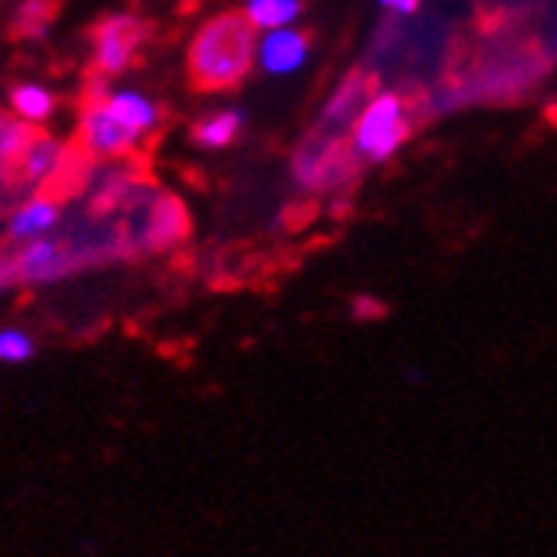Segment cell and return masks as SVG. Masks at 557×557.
Here are the masks:
<instances>
[{"label":"cell","mask_w":557,"mask_h":557,"mask_svg":"<svg viewBox=\"0 0 557 557\" xmlns=\"http://www.w3.org/2000/svg\"><path fill=\"white\" fill-rule=\"evenodd\" d=\"M243 14L259 34H265L278 27H293L302 14V0H246Z\"/></svg>","instance_id":"obj_15"},{"label":"cell","mask_w":557,"mask_h":557,"mask_svg":"<svg viewBox=\"0 0 557 557\" xmlns=\"http://www.w3.org/2000/svg\"><path fill=\"white\" fill-rule=\"evenodd\" d=\"M359 170H362V157L348 144V136L332 133L319 123L302 136V144L293 153V173L299 186L315 193L345 189L348 183H356Z\"/></svg>","instance_id":"obj_3"},{"label":"cell","mask_w":557,"mask_h":557,"mask_svg":"<svg viewBox=\"0 0 557 557\" xmlns=\"http://www.w3.org/2000/svg\"><path fill=\"white\" fill-rule=\"evenodd\" d=\"M379 4H382L385 11L398 14V17H408V14L418 11V4H422V0H379Z\"/></svg>","instance_id":"obj_19"},{"label":"cell","mask_w":557,"mask_h":557,"mask_svg":"<svg viewBox=\"0 0 557 557\" xmlns=\"http://www.w3.org/2000/svg\"><path fill=\"white\" fill-rule=\"evenodd\" d=\"M87 97H100L107 103V110L123 123L129 126L139 139H153L163 126V107L147 94V90H136V87H113L107 77H97L90 81L87 87Z\"/></svg>","instance_id":"obj_9"},{"label":"cell","mask_w":557,"mask_h":557,"mask_svg":"<svg viewBox=\"0 0 557 557\" xmlns=\"http://www.w3.org/2000/svg\"><path fill=\"white\" fill-rule=\"evenodd\" d=\"M150 40V24L136 14H107L103 21H97V27L90 30V66L97 77L116 81L123 74H129L133 63L139 60Z\"/></svg>","instance_id":"obj_5"},{"label":"cell","mask_w":557,"mask_h":557,"mask_svg":"<svg viewBox=\"0 0 557 557\" xmlns=\"http://www.w3.org/2000/svg\"><path fill=\"white\" fill-rule=\"evenodd\" d=\"M37 356V338L21 325L0 329V366H24Z\"/></svg>","instance_id":"obj_18"},{"label":"cell","mask_w":557,"mask_h":557,"mask_svg":"<svg viewBox=\"0 0 557 557\" xmlns=\"http://www.w3.org/2000/svg\"><path fill=\"white\" fill-rule=\"evenodd\" d=\"M53 24V4L50 0H24L14 14V30L27 40H40Z\"/></svg>","instance_id":"obj_17"},{"label":"cell","mask_w":557,"mask_h":557,"mask_svg":"<svg viewBox=\"0 0 557 557\" xmlns=\"http://www.w3.org/2000/svg\"><path fill=\"white\" fill-rule=\"evenodd\" d=\"M375 97V77L372 74H362V70H356V74H348L338 90L329 97V103L322 107L319 113V126L332 129V133H352L356 120L362 116V110L369 107V100Z\"/></svg>","instance_id":"obj_12"},{"label":"cell","mask_w":557,"mask_h":557,"mask_svg":"<svg viewBox=\"0 0 557 557\" xmlns=\"http://www.w3.org/2000/svg\"><path fill=\"white\" fill-rule=\"evenodd\" d=\"M243 133V110L226 107L216 113H206L193 123V144L199 150H226Z\"/></svg>","instance_id":"obj_14"},{"label":"cell","mask_w":557,"mask_h":557,"mask_svg":"<svg viewBox=\"0 0 557 557\" xmlns=\"http://www.w3.org/2000/svg\"><path fill=\"white\" fill-rule=\"evenodd\" d=\"M77 147L63 144L60 136L34 129L27 150L21 153L17 166H14V183L27 186V189H53L70 170L77 166Z\"/></svg>","instance_id":"obj_8"},{"label":"cell","mask_w":557,"mask_h":557,"mask_svg":"<svg viewBox=\"0 0 557 557\" xmlns=\"http://www.w3.org/2000/svg\"><path fill=\"white\" fill-rule=\"evenodd\" d=\"M309 60V37L296 27L265 30L256 40V66L269 77H289L299 74Z\"/></svg>","instance_id":"obj_11"},{"label":"cell","mask_w":557,"mask_h":557,"mask_svg":"<svg viewBox=\"0 0 557 557\" xmlns=\"http://www.w3.org/2000/svg\"><path fill=\"white\" fill-rule=\"evenodd\" d=\"M133 226L126 230L136 252H163L180 246L189 236V213L173 193H160L147 186L139 199L129 206Z\"/></svg>","instance_id":"obj_4"},{"label":"cell","mask_w":557,"mask_h":557,"mask_svg":"<svg viewBox=\"0 0 557 557\" xmlns=\"http://www.w3.org/2000/svg\"><path fill=\"white\" fill-rule=\"evenodd\" d=\"M30 136H34V126L21 123L11 113L0 116V180H14V166L21 153L27 150Z\"/></svg>","instance_id":"obj_16"},{"label":"cell","mask_w":557,"mask_h":557,"mask_svg":"<svg viewBox=\"0 0 557 557\" xmlns=\"http://www.w3.org/2000/svg\"><path fill=\"white\" fill-rule=\"evenodd\" d=\"M411 133L408 103L398 94H375L352 126V147L366 163H385Z\"/></svg>","instance_id":"obj_6"},{"label":"cell","mask_w":557,"mask_h":557,"mask_svg":"<svg viewBox=\"0 0 557 557\" xmlns=\"http://www.w3.org/2000/svg\"><path fill=\"white\" fill-rule=\"evenodd\" d=\"M133 249L126 230L94 220L84 230H60L53 236L11 246L0 256V289H40L63 278L126 259Z\"/></svg>","instance_id":"obj_1"},{"label":"cell","mask_w":557,"mask_h":557,"mask_svg":"<svg viewBox=\"0 0 557 557\" xmlns=\"http://www.w3.org/2000/svg\"><path fill=\"white\" fill-rule=\"evenodd\" d=\"M74 147L90 163H120V160L136 157V150L144 147V139H139L129 126H123L107 110V103L100 97H87L84 110L77 116Z\"/></svg>","instance_id":"obj_7"},{"label":"cell","mask_w":557,"mask_h":557,"mask_svg":"<svg viewBox=\"0 0 557 557\" xmlns=\"http://www.w3.org/2000/svg\"><path fill=\"white\" fill-rule=\"evenodd\" d=\"M259 30L243 11H223L199 24L186 47V74L199 94H230L256 66Z\"/></svg>","instance_id":"obj_2"},{"label":"cell","mask_w":557,"mask_h":557,"mask_svg":"<svg viewBox=\"0 0 557 557\" xmlns=\"http://www.w3.org/2000/svg\"><path fill=\"white\" fill-rule=\"evenodd\" d=\"M8 113L37 129V126H44V123L53 120V113H57V94L47 84H40V81H21L8 94Z\"/></svg>","instance_id":"obj_13"},{"label":"cell","mask_w":557,"mask_h":557,"mask_svg":"<svg viewBox=\"0 0 557 557\" xmlns=\"http://www.w3.org/2000/svg\"><path fill=\"white\" fill-rule=\"evenodd\" d=\"M63 199L50 189H34L30 196H24L4 220V239L11 246H21V243H34V239H44V236H53L63 230Z\"/></svg>","instance_id":"obj_10"}]
</instances>
